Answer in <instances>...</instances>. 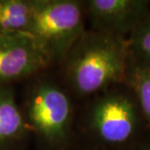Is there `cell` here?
Returning a JSON list of instances; mask_svg holds the SVG:
<instances>
[{"label":"cell","mask_w":150,"mask_h":150,"mask_svg":"<svg viewBox=\"0 0 150 150\" xmlns=\"http://www.w3.org/2000/svg\"><path fill=\"white\" fill-rule=\"evenodd\" d=\"M129 60L127 38L85 31L64 59L65 78L78 96L102 93L124 83Z\"/></svg>","instance_id":"6da1fadb"},{"label":"cell","mask_w":150,"mask_h":150,"mask_svg":"<svg viewBox=\"0 0 150 150\" xmlns=\"http://www.w3.org/2000/svg\"><path fill=\"white\" fill-rule=\"evenodd\" d=\"M84 2L34 0L27 34L36 42L49 64L64 60L84 33Z\"/></svg>","instance_id":"7a4b0ae2"},{"label":"cell","mask_w":150,"mask_h":150,"mask_svg":"<svg viewBox=\"0 0 150 150\" xmlns=\"http://www.w3.org/2000/svg\"><path fill=\"white\" fill-rule=\"evenodd\" d=\"M141 117L139 103L128 85L125 88L112 86L93 103L88 124L98 143L107 148L121 149L136 137Z\"/></svg>","instance_id":"3957f363"},{"label":"cell","mask_w":150,"mask_h":150,"mask_svg":"<svg viewBox=\"0 0 150 150\" xmlns=\"http://www.w3.org/2000/svg\"><path fill=\"white\" fill-rule=\"evenodd\" d=\"M27 120L46 150H64L71 138L73 106L68 94L50 79H39L27 101Z\"/></svg>","instance_id":"277c9868"},{"label":"cell","mask_w":150,"mask_h":150,"mask_svg":"<svg viewBox=\"0 0 150 150\" xmlns=\"http://www.w3.org/2000/svg\"><path fill=\"white\" fill-rule=\"evenodd\" d=\"M84 11L93 30L127 38L150 13L147 0H88ZM128 39V38H127Z\"/></svg>","instance_id":"5b68a950"},{"label":"cell","mask_w":150,"mask_h":150,"mask_svg":"<svg viewBox=\"0 0 150 150\" xmlns=\"http://www.w3.org/2000/svg\"><path fill=\"white\" fill-rule=\"evenodd\" d=\"M49 64L47 57L28 34H0V84L23 79Z\"/></svg>","instance_id":"8992f818"},{"label":"cell","mask_w":150,"mask_h":150,"mask_svg":"<svg viewBox=\"0 0 150 150\" xmlns=\"http://www.w3.org/2000/svg\"><path fill=\"white\" fill-rule=\"evenodd\" d=\"M26 123L13 92L0 86V147L20 139L26 132Z\"/></svg>","instance_id":"52a82bcc"},{"label":"cell","mask_w":150,"mask_h":150,"mask_svg":"<svg viewBox=\"0 0 150 150\" xmlns=\"http://www.w3.org/2000/svg\"><path fill=\"white\" fill-rule=\"evenodd\" d=\"M34 0H0V34H27Z\"/></svg>","instance_id":"ba28073f"},{"label":"cell","mask_w":150,"mask_h":150,"mask_svg":"<svg viewBox=\"0 0 150 150\" xmlns=\"http://www.w3.org/2000/svg\"><path fill=\"white\" fill-rule=\"evenodd\" d=\"M124 83L139 103L142 116L150 128V66L129 60Z\"/></svg>","instance_id":"9c48e42d"},{"label":"cell","mask_w":150,"mask_h":150,"mask_svg":"<svg viewBox=\"0 0 150 150\" xmlns=\"http://www.w3.org/2000/svg\"><path fill=\"white\" fill-rule=\"evenodd\" d=\"M130 59L150 66V13L128 38Z\"/></svg>","instance_id":"30bf717a"},{"label":"cell","mask_w":150,"mask_h":150,"mask_svg":"<svg viewBox=\"0 0 150 150\" xmlns=\"http://www.w3.org/2000/svg\"><path fill=\"white\" fill-rule=\"evenodd\" d=\"M137 150H150V144L142 146V147H140L139 149H138Z\"/></svg>","instance_id":"8fae6325"}]
</instances>
